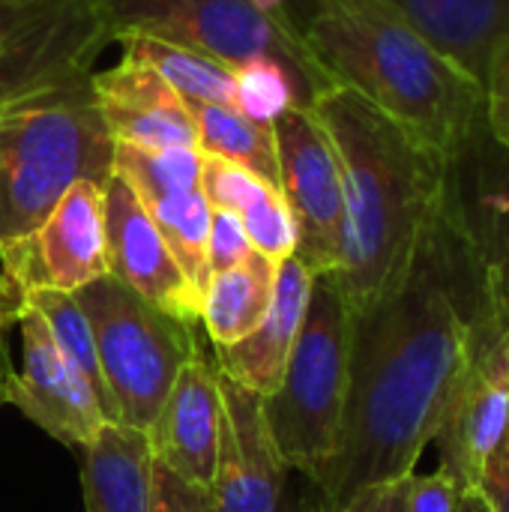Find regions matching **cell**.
<instances>
[{"label":"cell","instance_id":"obj_14","mask_svg":"<svg viewBox=\"0 0 509 512\" xmlns=\"http://www.w3.org/2000/svg\"><path fill=\"white\" fill-rule=\"evenodd\" d=\"M105 243L108 276L141 294L147 303L198 324L201 294L183 276L153 216L114 171L105 180Z\"/></svg>","mask_w":509,"mask_h":512},{"label":"cell","instance_id":"obj_2","mask_svg":"<svg viewBox=\"0 0 509 512\" xmlns=\"http://www.w3.org/2000/svg\"><path fill=\"white\" fill-rule=\"evenodd\" d=\"M342 168V252L333 276L351 312L384 297L411 267L447 201L450 159L348 87L309 108Z\"/></svg>","mask_w":509,"mask_h":512},{"label":"cell","instance_id":"obj_10","mask_svg":"<svg viewBox=\"0 0 509 512\" xmlns=\"http://www.w3.org/2000/svg\"><path fill=\"white\" fill-rule=\"evenodd\" d=\"M105 42L90 0H0V84L18 93L93 75Z\"/></svg>","mask_w":509,"mask_h":512},{"label":"cell","instance_id":"obj_16","mask_svg":"<svg viewBox=\"0 0 509 512\" xmlns=\"http://www.w3.org/2000/svg\"><path fill=\"white\" fill-rule=\"evenodd\" d=\"M96 111L114 144L132 147H198L189 102L135 54L90 75Z\"/></svg>","mask_w":509,"mask_h":512},{"label":"cell","instance_id":"obj_1","mask_svg":"<svg viewBox=\"0 0 509 512\" xmlns=\"http://www.w3.org/2000/svg\"><path fill=\"white\" fill-rule=\"evenodd\" d=\"M509 327L447 201L405 276L354 312L348 402L315 486L330 512L417 471L477 354Z\"/></svg>","mask_w":509,"mask_h":512},{"label":"cell","instance_id":"obj_25","mask_svg":"<svg viewBox=\"0 0 509 512\" xmlns=\"http://www.w3.org/2000/svg\"><path fill=\"white\" fill-rule=\"evenodd\" d=\"M24 306L33 309L45 321V327H48L54 345L60 348V354L90 381V387L96 390V396L102 399V408L108 414V402H105V390H102V375H99V360H96V348H93V333H90V324H87L75 294L33 291V294H24L18 300V312ZM18 312H15V318H18Z\"/></svg>","mask_w":509,"mask_h":512},{"label":"cell","instance_id":"obj_20","mask_svg":"<svg viewBox=\"0 0 509 512\" xmlns=\"http://www.w3.org/2000/svg\"><path fill=\"white\" fill-rule=\"evenodd\" d=\"M480 84L509 33V0H387Z\"/></svg>","mask_w":509,"mask_h":512},{"label":"cell","instance_id":"obj_19","mask_svg":"<svg viewBox=\"0 0 509 512\" xmlns=\"http://www.w3.org/2000/svg\"><path fill=\"white\" fill-rule=\"evenodd\" d=\"M84 512H150L153 450L141 429L105 423L81 447Z\"/></svg>","mask_w":509,"mask_h":512},{"label":"cell","instance_id":"obj_32","mask_svg":"<svg viewBox=\"0 0 509 512\" xmlns=\"http://www.w3.org/2000/svg\"><path fill=\"white\" fill-rule=\"evenodd\" d=\"M462 489L447 471L420 474L414 471L408 477V512H459Z\"/></svg>","mask_w":509,"mask_h":512},{"label":"cell","instance_id":"obj_6","mask_svg":"<svg viewBox=\"0 0 509 512\" xmlns=\"http://www.w3.org/2000/svg\"><path fill=\"white\" fill-rule=\"evenodd\" d=\"M75 300L90 324L111 423L147 432L183 366L201 351L195 324L102 276Z\"/></svg>","mask_w":509,"mask_h":512},{"label":"cell","instance_id":"obj_5","mask_svg":"<svg viewBox=\"0 0 509 512\" xmlns=\"http://www.w3.org/2000/svg\"><path fill=\"white\" fill-rule=\"evenodd\" d=\"M108 42L126 36H153L195 48L240 69L252 60L285 63L312 108L330 87V75L306 48L294 15L267 0H90Z\"/></svg>","mask_w":509,"mask_h":512},{"label":"cell","instance_id":"obj_11","mask_svg":"<svg viewBox=\"0 0 509 512\" xmlns=\"http://www.w3.org/2000/svg\"><path fill=\"white\" fill-rule=\"evenodd\" d=\"M21 330V369L12 372L6 405L69 450L87 447L108 420L90 381L60 354L45 321L33 309L15 318Z\"/></svg>","mask_w":509,"mask_h":512},{"label":"cell","instance_id":"obj_29","mask_svg":"<svg viewBox=\"0 0 509 512\" xmlns=\"http://www.w3.org/2000/svg\"><path fill=\"white\" fill-rule=\"evenodd\" d=\"M150 512H219L216 498L207 486L180 477L168 465L153 459V492Z\"/></svg>","mask_w":509,"mask_h":512},{"label":"cell","instance_id":"obj_31","mask_svg":"<svg viewBox=\"0 0 509 512\" xmlns=\"http://www.w3.org/2000/svg\"><path fill=\"white\" fill-rule=\"evenodd\" d=\"M483 93H486V126L504 147H509V33L498 42L489 60Z\"/></svg>","mask_w":509,"mask_h":512},{"label":"cell","instance_id":"obj_33","mask_svg":"<svg viewBox=\"0 0 509 512\" xmlns=\"http://www.w3.org/2000/svg\"><path fill=\"white\" fill-rule=\"evenodd\" d=\"M474 489L483 495L486 507L492 512H509V429L504 441L498 444V450L483 465Z\"/></svg>","mask_w":509,"mask_h":512},{"label":"cell","instance_id":"obj_9","mask_svg":"<svg viewBox=\"0 0 509 512\" xmlns=\"http://www.w3.org/2000/svg\"><path fill=\"white\" fill-rule=\"evenodd\" d=\"M279 192L297 222V258L312 276H333L342 252V168L336 147L309 108H288L273 120Z\"/></svg>","mask_w":509,"mask_h":512},{"label":"cell","instance_id":"obj_26","mask_svg":"<svg viewBox=\"0 0 509 512\" xmlns=\"http://www.w3.org/2000/svg\"><path fill=\"white\" fill-rule=\"evenodd\" d=\"M306 108L294 72L279 60H252L234 69V108L258 123H273L288 108Z\"/></svg>","mask_w":509,"mask_h":512},{"label":"cell","instance_id":"obj_12","mask_svg":"<svg viewBox=\"0 0 509 512\" xmlns=\"http://www.w3.org/2000/svg\"><path fill=\"white\" fill-rule=\"evenodd\" d=\"M447 207L509 315V147L483 123L450 156Z\"/></svg>","mask_w":509,"mask_h":512},{"label":"cell","instance_id":"obj_21","mask_svg":"<svg viewBox=\"0 0 509 512\" xmlns=\"http://www.w3.org/2000/svg\"><path fill=\"white\" fill-rule=\"evenodd\" d=\"M276 267L273 261L261 258L258 252L243 264L213 273L204 294H201V318L213 348H228L258 330L264 321L273 288H276Z\"/></svg>","mask_w":509,"mask_h":512},{"label":"cell","instance_id":"obj_24","mask_svg":"<svg viewBox=\"0 0 509 512\" xmlns=\"http://www.w3.org/2000/svg\"><path fill=\"white\" fill-rule=\"evenodd\" d=\"M120 45L153 66L189 105H234V69L222 60L153 36H126Z\"/></svg>","mask_w":509,"mask_h":512},{"label":"cell","instance_id":"obj_28","mask_svg":"<svg viewBox=\"0 0 509 512\" xmlns=\"http://www.w3.org/2000/svg\"><path fill=\"white\" fill-rule=\"evenodd\" d=\"M270 183H264L261 177H255L252 171L240 168V165H231L225 159H216V156H204V165H201V192L207 198V204L213 210H228V213H237Z\"/></svg>","mask_w":509,"mask_h":512},{"label":"cell","instance_id":"obj_36","mask_svg":"<svg viewBox=\"0 0 509 512\" xmlns=\"http://www.w3.org/2000/svg\"><path fill=\"white\" fill-rule=\"evenodd\" d=\"M12 363H9V348H6V330H0V408L6 405V390L12 381Z\"/></svg>","mask_w":509,"mask_h":512},{"label":"cell","instance_id":"obj_13","mask_svg":"<svg viewBox=\"0 0 509 512\" xmlns=\"http://www.w3.org/2000/svg\"><path fill=\"white\" fill-rule=\"evenodd\" d=\"M509 429V327L501 330L459 381L447 414L438 426L435 447L441 471L462 492L474 489L483 465Z\"/></svg>","mask_w":509,"mask_h":512},{"label":"cell","instance_id":"obj_37","mask_svg":"<svg viewBox=\"0 0 509 512\" xmlns=\"http://www.w3.org/2000/svg\"><path fill=\"white\" fill-rule=\"evenodd\" d=\"M459 512H492L486 507V501H483V495L477 492V489H468V492H462V498H459Z\"/></svg>","mask_w":509,"mask_h":512},{"label":"cell","instance_id":"obj_23","mask_svg":"<svg viewBox=\"0 0 509 512\" xmlns=\"http://www.w3.org/2000/svg\"><path fill=\"white\" fill-rule=\"evenodd\" d=\"M198 129V150L225 159L279 189V159L273 123H258L234 105H189Z\"/></svg>","mask_w":509,"mask_h":512},{"label":"cell","instance_id":"obj_27","mask_svg":"<svg viewBox=\"0 0 509 512\" xmlns=\"http://www.w3.org/2000/svg\"><path fill=\"white\" fill-rule=\"evenodd\" d=\"M240 222L249 234L252 249L261 258L282 264L285 258H291L297 252V222H294L288 201L282 198V192L276 186H264L240 210Z\"/></svg>","mask_w":509,"mask_h":512},{"label":"cell","instance_id":"obj_8","mask_svg":"<svg viewBox=\"0 0 509 512\" xmlns=\"http://www.w3.org/2000/svg\"><path fill=\"white\" fill-rule=\"evenodd\" d=\"M102 276H108L105 183L78 180L33 234L0 252V330L15 327L24 294H75Z\"/></svg>","mask_w":509,"mask_h":512},{"label":"cell","instance_id":"obj_35","mask_svg":"<svg viewBox=\"0 0 509 512\" xmlns=\"http://www.w3.org/2000/svg\"><path fill=\"white\" fill-rule=\"evenodd\" d=\"M276 512H330L324 492L303 474L291 471L279 498V510Z\"/></svg>","mask_w":509,"mask_h":512},{"label":"cell","instance_id":"obj_38","mask_svg":"<svg viewBox=\"0 0 509 512\" xmlns=\"http://www.w3.org/2000/svg\"><path fill=\"white\" fill-rule=\"evenodd\" d=\"M33 93V90H30ZM18 96H24V93H18V90H12V87H6V84H0V102H9V99H18Z\"/></svg>","mask_w":509,"mask_h":512},{"label":"cell","instance_id":"obj_30","mask_svg":"<svg viewBox=\"0 0 509 512\" xmlns=\"http://www.w3.org/2000/svg\"><path fill=\"white\" fill-rule=\"evenodd\" d=\"M255 249L249 243V234L240 222L237 213L228 210H213L210 216V240H207V261H210V276L231 270L252 258Z\"/></svg>","mask_w":509,"mask_h":512},{"label":"cell","instance_id":"obj_17","mask_svg":"<svg viewBox=\"0 0 509 512\" xmlns=\"http://www.w3.org/2000/svg\"><path fill=\"white\" fill-rule=\"evenodd\" d=\"M222 429V372L213 351H198L177 375L153 426L147 429L153 459L186 480L213 486Z\"/></svg>","mask_w":509,"mask_h":512},{"label":"cell","instance_id":"obj_3","mask_svg":"<svg viewBox=\"0 0 509 512\" xmlns=\"http://www.w3.org/2000/svg\"><path fill=\"white\" fill-rule=\"evenodd\" d=\"M294 24L336 87L360 93L447 159L483 123V84L387 0H306Z\"/></svg>","mask_w":509,"mask_h":512},{"label":"cell","instance_id":"obj_34","mask_svg":"<svg viewBox=\"0 0 509 512\" xmlns=\"http://www.w3.org/2000/svg\"><path fill=\"white\" fill-rule=\"evenodd\" d=\"M408 477L369 486L336 512H408Z\"/></svg>","mask_w":509,"mask_h":512},{"label":"cell","instance_id":"obj_22","mask_svg":"<svg viewBox=\"0 0 509 512\" xmlns=\"http://www.w3.org/2000/svg\"><path fill=\"white\" fill-rule=\"evenodd\" d=\"M144 210L153 216L159 234L165 237L174 261L180 264L189 285L204 294L210 282V261H207V240H210V216L213 207L207 204L201 186H177L162 189L153 195L138 198Z\"/></svg>","mask_w":509,"mask_h":512},{"label":"cell","instance_id":"obj_4","mask_svg":"<svg viewBox=\"0 0 509 512\" xmlns=\"http://www.w3.org/2000/svg\"><path fill=\"white\" fill-rule=\"evenodd\" d=\"M111 159L90 75L0 102V252L33 234L78 180L105 183Z\"/></svg>","mask_w":509,"mask_h":512},{"label":"cell","instance_id":"obj_18","mask_svg":"<svg viewBox=\"0 0 509 512\" xmlns=\"http://www.w3.org/2000/svg\"><path fill=\"white\" fill-rule=\"evenodd\" d=\"M312 285H315L312 270L297 255L285 258L276 267L273 303L264 321L258 324V330L240 339L237 345L213 348V360L219 372L261 396L276 393L285 375L288 357L294 351V342L303 330Z\"/></svg>","mask_w":509,"mask_h":512},{"label":"cell","instance_id":"obj_15","mask_svg":"<svg viewBox=\"0 0 509 512\" xmlns=\"http://www.w3.org/2000/svg\"><path fill=\"white\" fill-rule=\"evenodd\" d=\"M288 474L264 417V396L222 375V429L210 486L219 512H276Z\"/></svg>","mask_w":509,"mask_h":512},{"label":"cell","instance_id":"obj_7","mask_svg":"<svg viewBox=\"0 0 509 512\" xmlns=\"http://www.w3.org/2000/svg\"><path fill=\"white\" fill-rule=\"evenodd\" d=\"M351 327L354 312L345 297L330 279L318 276L285 375L276 393L264 396V417L285 468L312 483L330 465L342 432Z\"/></svg>","mask_w":509,"mask_h":512}]
</instances>
